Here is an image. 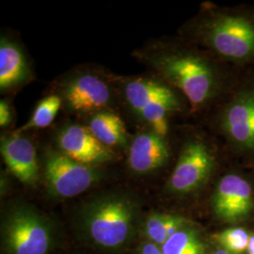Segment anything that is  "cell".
Instances as JSON below:
<instances>
[{"label":"cell","mask_w":254,"mask_h":254,"mask_svg":"<svg viewBox=\"0 0 254 254\" xmlns=\"http://www.w3.org/2000/svg\"><path fill=\"white\" fill-rule=\"evenodd\" d=\"M250 235L243 228H228L215 236L222 249L235 254H241L248 250Z\"/></svg>","instance_id":"d6986e66"},{"label":"cell","mask_w":254,"mask_h":254,"mask_svg":"<svg viewBox=\"0 0 254 254\" xmlns=\"http://www.w3.org/2000/svg\"><path fill=\"white\" fill-rule=\"evenodd\" d=\"M57 95L64 108L73 114L93 116L100 112H113L114 90L102 73L73 72L60 83Z\"/></svg>","instance_id":"277c9868"},{"label":"cell","mask_w":254,"mask_h":254,"mask_svg":"<svg viewBox=\"0 0 254 254\" xmlns=\"http://www.w3.org/2000/svg\"><path fill=\"white\" fill-rule=\"evenodd\" d=\"M247 252H248V254H254V235L250 237Z\"/></svg>","instance_id":"7402d4cb"},{"label":"cell","mask_w":254,"mask_h":254,"mask_svg":"<svg viewBox=\"0 0 254 254\" xmlns=\"http://www.w3.org/2000/svg\"><path fill=\"white\" fill-rule=\"evenodd\" d=\"M197 33L205 45L222 57L235 61L254 57V24L246 17L213 15L200 23Z\"/></svg>","instance_id":"3957f363"},{"label":"cell","mask_w":254,"mask_h":254,"mask_svg":"<svg viewBox=\"0 0 254 254\" xmlns=\"http://www.w3.org/2000/svg\"><path fill=\"white\" fill-rule=\"evenodd\" d=\"M139 254H165L160 246L156 245L153 242H147L141 247Z\"/></svg>","instance_id":"44dd1931"},{"label":"cell","mask_w":254,"mask_h":254,"mask_svg":"<svg viewBox=\"0 0 254 254\" xmlns=\"http://www.w3.org/2000/svg\"><path fill=\"white\" fill-rule=\"evenodd\" d=\"M11 111L10 107L7 101L1 100L0 102V126L1 127H7L11 123Z\"/></svg>","instance_id":"ffe728a7"},{"label":"cell","mask_w":254,"mask_h":254,"mask_svg":"<svg viewBox=\"0 0 254 254\" xmlns=\"http://www.w3.org/2000/svg\"><path fill=\"white\" fill-rule=\"evenodd\" d=\"M218 218L228 222L245 219L254 208V191L250 183L236 174H228L218 182L212 198Z\"/></svg>","instance_id":"30bf717a"},{"label":"cell","mask_w":254,"mask_h":254,"mask_svg":"<svg viewBox=\"0 0 254 254\" xmlns=\"http://www.w3.org/2000/svg\"><path fill=\"white\" fill-rule=\"evenodd\" d=\"M213 254H232V253H230V252H228L226 250H224V249H220V250H218V251H216L215 253Z\"/></svg>","instance_id":"603a6c76"},{"label":"cell","mask_w":254,"mask_h":254,"mask_svg":"<svg viewBox=\"0 0 254 254\" xmlns=\"http://www.w3.org/2000/svg\"><path fill=\"white\" fill-rule=\"evenodd\" d=\"M134 56L178 88L195 109L208 103L218 91L214 66L197 53L154 44L138 49Z\"/></svg>","instance_id":"6da1fadb"},{"label":"cell","mask_w":254,"mask_h":254,"mask_svg":"<svg viewBox=\"0 0 254 254\" xmlns=\"http://www.w3.org/2000/svg\"><path fill=\"white\" fill-rule=\"evenodd\" d=\"M170 157L165 137L148 129L138 133L128 148V165L136 173H149L161 168Z\"/></svg>","instance_id":"7c38bea8"},{"label":"cell","mask_w":254,"mask_h":254,"mask_svg":"<svg viewBox=\"0 0 254 254\" xmlns=\"http://www.w3.org/2000/svg\"><path fill=\"white\" fill-rule=\"evenodd\" d=\"M88 128L103 144L112 147H128L126 126L114 112L106 111L91 116Z\"/></svg>","instance_id":"9a60e30c"},{"label":"cell","mask_w":254,"mask_h":254,"mask_svg":"<svg viewBox=\"0 0 254 254\" xmlns=\"http://www.w3.org/2000/svg\"><path fill=\"white\" fill-rule=\"evenodd\" d=\"M215 159L202 140H189L182 150L169 181V189L176 194H189L199 190L208 180Z\"/></svg>","instance_id":"52a82bcc"},{"label":"cell","mask_w":254,"mask_h":254,"mask_svg":"<svg viewBox=\"0 0 254 254\" xmlns=\"http://www.w3.org/2000/svg\"><path fill=\"white\" fill-rule=\"evenodd\" d=\"M5 230L11 254H46L50 247V232L46 222L26 207H17L10 213Z\"/></svg>","instance_id":"ba28073f"},{"label":"cell","mask_w":254,"mask_h":254,"mask_svg":"<svg viewBox=\"0 0 254 254\" xmlns=\"http://www.w3.org/2000/svg\"><path fill=\"white\" fill-rule=\"evenodd\" d=\"M186 224V219L179 216L154 213L146 221V234L151 242L161 247L170 237L185 228Z\"/></svg>","instance_id":"2e32d148"},{"label":"cell","mask_w":254,"mask_h":254,"mask_svg":"<svg viewBox=\"0 0 254 254\" xmlns=\"http://www.w3.org/2000/svg\"><path fill=\"white\" fill-rule=\"evenodd\" d=\"M2 157L9 172L26 185H33L39 173L36 150L33 143L22 134L2 136Z\"/></svg>","instance_id":"4fadbf2b"},{"label":"cell","mask_w":254,"mask_h":254,"mask_svg":"<svg viewBox=\"0 0 254 254\" xmlns=\"http://www.w3.org/2000/svg\"><path fill=\"white\" fill-rule=\"evenodd\" d=\"M222 127L231 141L244 151H254V90L239 93L225 109Z\"/></svg>","instance_id":"8fae6325"},{"label":"cell","mask_w":254,"mask_h":254,"mask_svg":"<svg viewBox=\"0 0 254 254\" xmlns=\"http://www.w3.org/2000/svg\"><path fill=\"white\" fill-rule=\"evenodd\" d=\"M134 213V204L125 197L110 196L95 201L87 214L91 238L106 248L122 245L129 236Z\"/></svg>","instance_id":"5b68a950"},{"label":"cell","mask_w":254,"mask_h":254,"mask_svg":"<svg viewBox=\"0 0 254 254\" xmlns=\"http://www.w3.org/2000/svg\"><path fill=\"white\" fill-rule=\"evenodd\" d=\"M161 249L165 254H205V246L198 234L186 227L170 237Z\"/></svg>","instance_id":"e0dca14e"},{"label":"cell","mask_w":254,"mask_h":254,"mask_svg":"<svg viewBox=\"0 0 254 254\" xmlns=\"http://www.w3.org/2000/svg\"><path fill=\"white\" fill-rule=\"evenodd\" d=\"M62 106L63 101L57 94L49 95L44 98L39 102L33 114L31 115V118L29 119L27 124L24 127L19 128L14 133L22 134L28 130L45 128L50 126Z\"/></svg>","instance_id":"ac0fdd59"},{"label":"cell","mask_w":254,"mask_h":254,"mask_svg":"<svg viewBox=\"0 0 254 254\" xmlns=\"http://www.w3.org/2000/svg\"><path fill=\"white\" fill-rule=\"evenodd\" d=\"M117 81L128 109L149 129L165 137L169 117L182 108L177 93L167 82L149 76L122 77Z\"/></svg>","instance_id":"7a4b0ae2"},{"label":"cell","mask_w":254,"mask_h":254,"mask_svg":"<svg viewBox=\"0 0 254 254\" xmlns=\"http://www.w3.org/2000/svg\"><path fill=\"white\" fill-rule=\"evenodd\" d=\"M45 173L49 190L62 198L81 194L101 176L94 167L79 163L61 151L53 150L46 152Z\"/></svg>","instance_id":"8992f818"},{"label":"cell","mask_w":254,"mask_h":254,"mask_svg":"<svg viewBox=\"0 0 254 254\" xmlns=\"http://www.w3.org/2000/svg\"><path fill=\"white\" fill-rule=\"evenodd\" d=\"M31 71L18 45L7 37L0 40V90L9 91L30 78Z\"/></svg>","instance_id":"5bb4252c"},{"label":"cell","mask_w":254,"mask_h":254,"mask_svg":"<svg viewBox=\"0 0 254 254\" xmlns=\"http://www.w3.org/2000/svg\"><path fill=\"white\" fill-rule=\"evenodd\" d=\"M59 151L79 163L95 166L116 160L115 152L103 144L88 127L68 125L58 134Z\"/></svg>","instance_id":"9c48e42d"}]
</instances>
